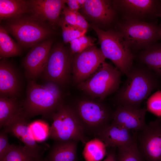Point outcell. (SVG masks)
Returning a JSON list of instances; mask_svg holds the SVG:
<instances>
[{
	"instance_id": "6da1fadb",
	"label": "cell",
	"mask_w": 161,
	"mask_h": 161,
	"mask_svg": "<svg viewBox=\"0 0 161 161\" xmlns=\"http://www.w3.org/2000/svg\"><path fill=\"white\" fill-rule=\"evenodd\" d=\"M60 86L46 81L44 84L29 80L26 96L22 103V115L28 120L41 115L46 119H51L63 103L62 93Z\"/></svg>"
},
{
	"instance_id": "7a4b0ae2",
	"label": "cell",
	"mask_w": 161,
	"mask_h": 161,
	"mask_svg": "<svg viewBox=\"0 0 161 161\" xmlns=\"http://www.w3.org/2000/svg\"><path fill=\"white\" fill-rule=\"evenodd\" d=\"M117 94L119 105L138 109L142 102L154 89L159 87L158 77L147 67L133 66Z\"/></svg>"
},
{
	"instance_id": "3957f363",
	"label": "cell",
	"mask_w": 161,
	"mask_h": 161,
	"mask_svg": "<svg viewBox=\"0 0 161 161\" xmlns=\"http://www.w3.org/2000/svg\"><path fill=\"white\" fill-rule=\"evenodd\" d=\"M3 26L20 46L25 48L49 39L53 33L51 26L27 13L7 20Z\"/></svg>"
},
{
	"instance_id": "277c9868",
	"label": "cell",
	"mask_w": 161,
	"mask_h": 161,
	"mask_svg": "<svg viewBox=\"0 0 161 161\" xmlns=\"http://www.w3.org/2000/svg\"><path fill=\"white\" fill-rule=\"evenodd\" d=\"M92 28L97 35L98 44L105 58L126 75L133 66L134 56L122 35L117 30H103L94 24Z\"/></svg>"
},
{
	"instance_id": "5b68a950",
	"label": "cell",
	"mask_w": 161,
	"mask_h": 161,
	"mask_svg": "<svg viewBox=\"0 0 161 161\" xmlns=\"http://www.w3.org/2000/svg\"><path fill=\"white\" fill-rule=\"evenodd\" d=\"M49 137L55 141L70 140L86 143L85 130L75 110L64 103L53 114Z\"/></svg>"
},
{
	"instance_id": "8992f818",
	"label": "cell",
	"mask_w": 161,
	"mask_h": 161,
	"mask_svg": "<svg viewBox=\"0 0 161 161\" xmlns=\"http://www.w3.org/2000/svg\"><path fill=\"white\" fill-rule=\"evenodd\" d=\"M117 27L131 50H143L161 39L160 25L154 22L122 20Z\"/></svg>"
},
{
	"instance_id": "52a82bcc",
	"label": "cell",
	"mask_w": 161,
	"mask_h": 161,
	"mask_svg": "<svg viewBox=\"0 0 161 161\" xmlns=\"http://www.w3.org/2000/svg\"><path fill=\"white\" fill-rule=\"evenodd\" d=\"M121 73L105 61L89 78L78 84V87L90 96L103 100L118 89Z\"/></svg>"
},
{
	"instance_id": "ba28073f",
	"label": "cell",
	"mask_w": 161,
	"mask_h": 161,
	"mask_svg": "<svg viewBox=\"0 0 161 161\" xmlns=\"http://www.w3.org/2000/svg\"><path fill=\"white\" fill-rule=\"evenodd\" d=\"M73 55L62 44L52 47L41 75L46 81L59 86L67 83L72 73Z\"/></svg>"
},
{
	"instance_id": "9c48e42d",
	"label": "cell",
	"mask_w": 161,
	"mask_h": 161,
	"mask_svg": "<svg viewBox=\"0 0 161 161\" xmlns=\"http://www.w3.org/2000/svg\"><path fill=\"white\" fill-rule=\"evenodd\" d=\"M122 20L151 22L149 20L161 18V0H117L112 1Z\"/></svg>"
},
{
	"instance_id": "30bf717a",
	"label": "cell",
	"mask_w": 161,
	"mask_h": 161,
	"mask_svg": "<svg viewBox=\"0 0 161 161\" xmlns=\"http://www.w3.org/2000/svg\"><path fill=\"white\" fill-rule=\"evenodd\" d=\"M74 110L85 130L97 135L110 124L113 113L103 104L86 100L79 101Z\"/></svg>"
},
{
	"instance_id": "8fae6325",
	"label": "cell",
	"mask_w": 161,
	"mask_h": 161,
	"mask_svg": "<svg viewBox=\"0 0 161 161\" xmlns=\"http://www.w3.org/2000/svg\"><path fill=\"white\" fill-rule=\"evenodd\" d=\"M106 58L100 48L95 45L73 55L72 73L78 84L87 79L97 70Z\"/></svg>"
},
{
	"instance_id": "7c38bea8",
	"label": "cell",
	"mask_w": 161,
	"mask_h": 161,
	"mask_svg": "<svg viewBox=\"0 0 161 161\" xmlns=\"http://www.w3.org/2000/svg\"><path fill=\"white\" fill-rule=\"evenodd\" d=\"M136 138L145 161H161V118L146 124Z\"/></svg>"
},
{
	"instance_id": "4fadbf2b",
	"label": "cell",
	"mask_w": 161,
	"mask_h": 161,
	"mask_svg": "<svg viewBox=\"0 0 161 161\" xmlns=\"http://www.w3.org/2000/svg\"><path fill=\"white\" fill-rule=\"evenodd\" d=\"M53 42L49 38L35 45L24 58L23 66L29 80H35L41 75Z\"/></svg>"
},
{
	"instance_id": "5bb4252c",
	"label": "cell",
	"mask_w": 161,
	"mask_h": 161,
	"mask_svg": "<svg viewBox=\"0 0 161 161\" xmlns=\"http://www.w3.org/2000/svg\"><path fill=\"white\" fill-rule=\"evenodd\" d=\"M8 133L18 139L24 144L25 148L34 158L41 157L43 151L41 146L35 140L28 120L22 114L16 117L3 127Z\"/></svg>"
},
{
	"instance_id": "9a60e30c",
	"label": "cell",
	"mask_w": 161,
	"mask_h": 161,
	"mask_svg": "<svg viewBox=\"0 0 161 161\" xmlns=\"http://www.w3.org/2000/svg\"><path fill=\"white\" fill-rule=\"evenodd\" d=\"M65 0H28V14L50 26L58 24L65 5Z\"/></svg>"
},
{
	"instance_id": "2e32d148",
	"label": "cell",
	"mask_w": 161,
	"mask_h": 161,
	"mask_svg": "<svg viewBox=\"0 0 161 161\" xmlns=\"http://www.w3.org/2000/svg\"><path fill=\"white\" fill-rule=\"evenodd\" d=\"M0 61V95L18 98L22 89L20 75L15 66L7 60Z\"/></svg>"
},
{
	"instance_id": "e0dca14e",
	"label": "cell",
	"mask_w": 161,
	"mask_h": 161,
	"mask_svg": "<svg viewBox=\"0 0 161 161\" xmlns=\"http://www.w3.org/2000/svg\"><path fill=\"white\" fill-rule=\"evenodd\" d=\"M81 8L88 19L105 26L110 24L117 14L112 1L109 0H86Z\"/></svg>"
},
{
	"instance_id": "ac0fdd59",
	"label": "cell",
	"mask_w": 161,
	"mask_h": 161,
	"mask_svg": "<svg viewBox=\"0 0 161 161\" xmlns=\"http://www.w3.org/2000/svg\"><path fill=\"white\" fill-rule=\"evenodd\" d=\"M145 108L135 109L119 105L113 112L112 123L131 131L138 132L146 126Z\"/></svg>"
},
{
	"instance_id": "d6986e66",
	"label": "cell",
	"mask_w": 161,
	"mask_h": 161,
	"mask_svg": "<svg viewBox=\"0 0 161 161\" xmlns=\"http://www.w3.org/2000/svg\"><path fill=\"white\" fill-rule=\"evenodd\" d=\"M97 135L106 147L124 146L131 144L136 139L132 136L130 130L112 122L100 130Z\"/></svg>"
},
{
	"instance_id": "ffe728a7",
	"label": "cell",
	"mask_w": 161,
	"mask_h": 161,
	"mask_svg": "<svg viewBox=\"0 0 161 161\" xmlns=\"http://www.w3.org/2000/svg\"><path fill=\"white\" fill-rule=\"evenodd\" d=\"M78 141H55L51 148L47 161H77Z\"/></svg>"
},
{
	"instance_id": "44dd1931",
	"label": "cell",
	"mask_w": 161,
	"mask_h": 161,
	"mask_svg": "<svg viewBox=\"0 0 161 161\" xmlns=\"http://www.w3.org/2000/svg\"><path fill=\"white\" fill-rule=\"evenodd\" d=\"M22 112V103L17 98L0 96V127Z\"/></svg>"
},
{
	"instance_id": "7402d4cb",
	"label": "cell",
	"mask_w": 161,
	"mask_h": 161,
	"mask_svg": "<svg viewBox=\"0 0 161 161\" xmlns=\"http://www.w3.org/2000/svg\"><path fill=\"white\" fill-rule=\"evenodd\" d=\"M139 58L141 63L161 78V43H156L143 50Z\"/></svg>"
},
{
	"instance_id": "603a6c76",
	"label": "cell",
	"mask_w": 161,
	"mask_h": 161,
	"mask_svg": "<svg viewBox=\"0 0 161 161\" xmlns=\"http://www.w3.org/2000/svg\"><path fill=\"white\" fill-rule=\"evenodd\" d=\"M29 13L28 0H0V20H7Z\"/></svg>"
},
{
	"instance_id": "cb8c5ba5",
	"label": "cell",
	"mask_w": 161,
	"mask_h": 161,
	"mask_svg": "<svg viewBox=\"0 0 161 161\" xmlns=\"http://www.w3.org/2000/svg\"><path fill=\"white\" fill-rule=\"evenodd\" d=\"M21 46L10 37L2 25L0 26V57L1 59L16 56L21 54Z\"/></svg>"
},
{
	"instance_id": "d4e9b609",
	"label": "cell",
	"mask_w": 161,
	"mask_h": 161,
	"mask_svg": "<svg viewBox=\"0 0 161 161\" xmlns=\"http://www.w3.org/2000/svg\"><path fill=\"white\" fill-rule=\"evenodd\" d=\"M106 147L101 140L96 138L85 144L83 156L86 161H100L107 154Z\"/></svg>"
},
{
	"instance_id": "484cf974",
	"label": "cell",
	"mask_w": 161,
	"mask_h": 161,
	"mask_svg": "<svg viewBox=\"0 0 161 161\" xmlns=\"http://www.w3.org/2000/svg\"><path fill=\"white\" fill-rule=\"evenodd\" d=\"M118 161H145L137 145L136 139L131 144L117 148Z\"/></svg>"
},
{
	"instance_id": "4316f807",
	"label": "cell",
	"mask_w": 161,
	"mask_h": 161,
	"mask_svg": "<svg viewBox=\"0 0 161 161\" xmlns=\"http://www.w3.org/2000/svg\"><path fill=\"white\" fill-rule=\"evenodd\" d=\"M62 31L63 41L65 43L85 35L86 30H83L75 25L67 22L64 18H60L58 23Z\"/></svg>"
},
{
	"instance_id": "83f0119b",
	"label": "cell",
	"mask_w": 161,
	"mask_h": 161,
	"mask_svg": "<svg viewBox=\"0 0 161 161\" xmlns=\"http://www.w3.org/2000/svg\"><path fill=\"white\" fill-rule=\"evenodd\" d=\"M35 159L24 146L11 144L9 150L0 161H35Z\"/></svg>"
},
{
	"instance_id": "f1b7e54d",
	"label": "cell",
	"mask_w": 161,
	"mask_h": 161,
	"mask_svg": "<svg viewBox=\"0 0 161 161\" xmlns=\"http://www.w3.org/2000/svg\"><path fill=\"white\" fill-rule=\"evenodd\" d=\"M30 127L36 142H42L49 137L50 127L44 121H35L30 124Z\"/></svg>"
},
{
	"instance_id": "f546056e",
	"label": "cell",
	"mask_w": 161,
	"mask_h": 161,
	"mask_svg": "<svg viewBox=\"0 0 161 161\" xmlns=\"http://www.w3.org/2000/svg\"><path fill=\"white\" fill-rule=\"evenodd\" d=\"M96 39L85 35L81 36L71 41L70 51L72 53L75 54L82 52L94 45Z\"/></svg>"
},
{
	"instance_id": "4dcf8cb0",
	"label": "cell",
	"mask_w": 161,
	"mask_h": 161,
	"mask_svg": "<svg viewBox=\"0 0 161 161\" xmlns=\"http://www.w3.org/2000/svg\"><path fill=\"white\" fill-rule=\"evenodd\" d=\"M147 110L156 115L161 117V91L154 93L148 99Z\"/></svg>"
},
{
	"instance_id": "1f68e13d",
	"label": "cell",
	"mask_w": 161,
	"mask_h": 161,
	"mask_svg": "<svg viewBox=\"0 0 161 161\" xmlns=\"http://www.w3.org/2000/svg\"><path fill=\"white\" fill-rule=\"evenodd\" d=\"M7 134L4 129L0 132V160L7 154L11 146L9 143Z\"/></svg>"
},
{
	"instance_id": "d6a6232c",
	"label": "cell",
	"mask_w": 161,
	"mask_h": 161,
	"mask_svg": "<svg viewBox=\"0 0 161 161\" xmlns=\"http://www.w3.org/2000/svg\"><path fill=\"white\" fill-rule=\"evenodd\" d=\"M76 12L72 11L67 6L65 5L61 13L64 15V18L67 22L76 25L77 18Z\"/></svg>"
},
{
	"instance_id": "836d02e7",
	"label": "cell",
	"mask_w": 161,
	"mask_h": 161,
	"mask_svg": "<svg viewBox=\"0 0 161 161\" xmlns=\"http://www.w3.org/2000/svg\"><path fill=\"white\" fill-rule=\"evenodd\" d=\"M77 18L76 25L81 29L86 30L89 24L85 17L79 12H76Z\"/></svg>"
},
{
	"instance_id": "e575fe53",
	"label": "cell",
	"mask_w": 161,
	"mask_h": 161,
	"mask_svg": "<svg viewBox=\"0 0 161 161\" xmlns=\"http://www.w3.org/2000/svg\"><path fill=\"white\" fill-rule=\"evenodd\" d=\"M66 4L70 9L75 12H78L79 10L81 7L78 0H66Z\"/></svg>"
},
{
	"instance_id": "d590c367",
	"label": "cell",
	"mask_w": 161,
	"mask_h": 161,
	"mask_svg": "<svg viewBox=\"0 0 161 161\" xmlns=\"http://www.w3.org/2000/svg\"><path fill=\"white\" fill-rule=\"evenodd\" d=\"M107 156L103 161H118L117 153L113 150L107 152Z\"/></svg>"
},
{
	"instance_id": "8d00e7d4",
	"label": "cell",
	"mask_w": 161,
	"mask_h": 161,
	"mask_svg": "<svg viewBox=\"0 0 161 161\" xmlns=\"http://www.w3.org/2000/svg\"><path fill=\"white\" fill-rule=\"evenodd\" d=\"M78 2L80 5L82 6L85 3L86 0H78Z\"/></svg>"
},
{
	"instance_id": "74e56055",
	"label": "cell",
	"mask_w": 161,
	"mask_h": 161,
	"mask_svg": "<svg viewBox=\"0 0 161 161\" xmlns=\"http://www.w3.org/2000/svg\"><path fill=\"white\" fill-rule=\"evenodd\" d=\"M35 161H47L46 159H43L41 157L35 159Z\"/></svg>"
},
{
	"instance_id": "f35d334b",
	"label": "cell",
	"mask_w": 161,
	"mask_h": 161,
	"mask_svg": "<svg viewBox=\"0 0 161 161\" xmlns=\"http://www.w3.org/2000/svg\"><path fill=\"white\" fill-rule=\"evenodd\" d=\"M160 25V28H161V24Z\"/></svg>"
}]
</instances>
